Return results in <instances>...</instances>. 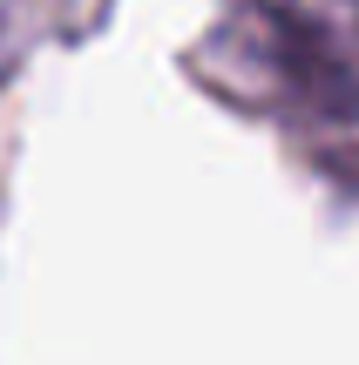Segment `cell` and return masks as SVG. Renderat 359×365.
Masks as SVG:
<instances>
[{
  "instance_id": "obj_1",
  "label": "cell",
  "mask_w": 359,
  "mask_h": 365,
  "mask_svg": "<svg viewBox=\"0 0 359 365\" xmlns=\"http://www.w3.org/2000/svg\"><path fill=\"white\" fill-rule=\"evenodd\" d=\"M224 41L285 115L359 135V0H224Z\"/></svg>"
}]
</instances>
